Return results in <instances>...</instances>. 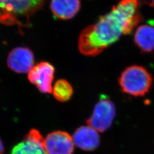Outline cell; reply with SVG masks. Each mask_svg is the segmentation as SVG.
Returning a JSON list of instances; mask_svg holds the SVG:
<instances>
[{"mask_svg": "<svg viewBox=\"0 0 154 154\" xmlns=\"http://www.w3.org/2000/svg\"><path fill=\"white\" fill-rule=\"evenodd\" d=\"M142 19L138 0H121L98 22L83 30L78 39L79 51L86 56L98 55L122 35L131 33Z\"/></svg>", "mask_w": 154, "mask_h": 154, "instance_id": "cell-1", "label": "cell"}, {"mask_svg": "<svg viewBox=\"0 0 154 154\" xmlns=\"http://www.w3.org/2000/svg\"><path fill=\"white\" fill-rule=\"evenodd\" d=\"M46 0H0V22L29 25L30 16L42 8Z\"/></svg>", "mask_w": 154, "mask_h": 154, "instance_id": "cell-2", "label": "cell"}, {"mask_svg": "<svg viewBox=\"0 0 154 154\" xmlns=\"http://www.w3.org/2000/svg\"><path fill=\"white\" fill-rule=\"evenodd\" d=\"M122 91L134 97H143L152 84V77L143 66L133 65L127 67L119 79Z\"/></svg>", "mask_w": 154, "mask_h": 154, "instance_id": "cell-3", "label": "cell"}, {"mask_svg": "<svg viewBox=\"0 0 154 154\" xmlns=\"http://www.w3.org/2000/svg\"><path fill=\"white\" fill-rule=\"evenodd\" d=\"M116 115L114 103L109 99L103 98L95 105L93 112L86 123L88 126L98 132H105L111 126Z\"/></svg>", "mask_w": 154, "mask_h": 154, "instance_id": "cell-4", "label": "cell"}, {"mask_svg": "<svg viewBox=\"0 0 154 154\" xmlns=\"http://www.w3.org/2000/svg\"><path fill=\"white\" fill-rule=\"evenodd\" d=\"M54 71V67L51 63L41 62L34 66L28 73V79L41 93L50 94L53 91Z\"/></svg>", "mask_w": 154, "mask_h": 154, "instance_id": "cell-5", "label": "cell"}, {"mask_svg": "<svg viewBox=\"0 0 154 154\" xmlns=\"http://www.w3.org/2000/svg\"><path fill=\"white\" fill-rule=\"evenodd\" d=\"M44 145L48 154H72L74 149L72 137L62 131L49 134L45 139Z\"/></svg>", "mask_w": 154, "mask_h": 154, "instance_id": "cell-6", "label": "cell"}, {"mask_svg": "<svg viewBox=\"0 0 154 154\" xmlns=\"http://www.w3.org/2000/svg\"><path fill=\"white\" fill-rule=\"evenodd\" d=\"M7 63L11 70L17 73H29L34 66V56L28 48L18 47L9 54Z\"/></svg>", "mask_w": 154, "mask_h": 154, "instance_id": "cell-7", "label": "cell"}, {"mask_svg": "<svg viewBox=\"0 0 154 154\" xmlns=\"http://www.w3.org/2000/svg\"><path fill=\"white\" fill-rule=\"evenodd\" d=\"M44 139L36 129H32L22 142L11 149V154H48Z\"/></svg>", "mask_w": 154, "mask_h": 154, "instance_id": "cell-8", "label": "cell"}, {"mask_svg": "<svg viewBox=\"0 0 154 154\" xmlns=\"http://www.w3.org/2000/svg\"><path fill=\"white\" fill-rule=\"evenodd\" d=\"M74 143L78 147L86 151H92L100 144L98 132L91 127L81 126L77 128L72 136Z\"/></svg>", "mask_w": 154, "mask_h": 154, "instance_id": "cell-9", "label": "cell"}, {"mask_svg": "<svg viewBox=\"0 0 154 154\" xmlns=\"http://www.w3.org/2000/svg\"><path fill=\"white\" fill-rule=\"evenodd\" d=\"M80 8V0H51L50 2V9L53 15L63 20L72 18Z\"/></svg>", "mask_w": 154, "mask_h": 154, "instance_id": "cell-10", "label": "cell"}, {"mask_svg": "<svg viewBox=\"0 0 154 154\" xmlns=\"http://www.w3.org/2000/svg\"><path fill=\"white\" fill-rule=\"evenodd\" d=\"M134 42L140 51L149 53L154 50V25L146 23L138 27L134 35Z\"/></svg>", "mask_w": 154, "mask_h": 154, "instance_id": "cell-11", "label": "cell"}, {"mask_svg": "<svg viewBox=\"0 0 154 154\" xmlns=\"http://www.w3.org/2000/svg\"><path fill=\"white\" fill-rule=\"evenodd\" d=\"M53 94L58 101L65 102L72 98L73 88L71 84L63 79L58 80L53 88Z\"/></svg>", "mask_w": 154, "mask_h": 154, "instance_id": "cell-12", "label": "cell"}, {"mask_svg": "<svg viewBox=\"0 0 154 154\" xmlns=\"http://www.w3.org/2000/svg\"><path fill=\"white\" fill-rule=\"evenodd\" d=\"M5 152V147L2 140L0 139V154H3Z\"/></svg>", "mask_w": 154, "mask_h": 154, "instance_id": "cell-13", "label": "cell"}, {"mask_svg": "<svg viewBox=\"0 0 154 154\" xmlns=\"http://www.w3.org/2000/svg\"><path fill=\"white\" fill-rule=\"evenodd\" d=\"M149 5L151 6H152V7H154V0H152V1L151 2V3L149 4Z\"/></svg>", "mask_w": 154, "mask_h": 154, "instance_id": "cell-14", "label": "cell"}]
</instances>
